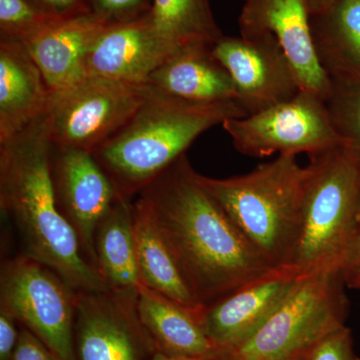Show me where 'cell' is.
<instances>
[{
    "mask_svg": "<svg viewBox=\"0 0 360 360\" xmlns=\"http://www.w3.org/2000/svg\"><path fill=\"white\" fill-rule=\"evenodd\" d=\"M148 84L160 94L188 103L236 101L231 75L208 46L186 47L170 54L151 73Z\"/></svg>",
    "mask_w": 360,
    "mask_h": 360,
    "instance_id": "obj_18",
    "label": "cell"
},
{
    "mask_svg": "<svg viewBox=\"0 0 360 360\" xmlns=\"http://www.w3.org/2000/svg\"><path fill=\"white\" fill-rule=\"evenodd\" d=\"M170 54L153 32L148 15L111 23L97 37L86 58L87 77L148 84Z\"/></svg>",
    "mask_w": 360,
    "mask_h": 360,
    "instance_id": "obj_15",
    "label": "cell"
},
{
    "mask_svg": "<svg viewBox=\"0 0 360 360\" xmlns=\"http://www.w3.org/2000/svg\"><path fill=\"white\" fill-rule=\"evenodd\" d=\"M150 360H205V359H189V357L174 356V355H168V354H162V352H155V354H153V357H151Z\"/></svg>",
    "mask_w": 360,
    "mask_h": 360,
    "instance_id": "obj_33",
    "label": "cell"
},
{
    "mask_svg": "<svg viewBox=\"0 0 360 360\" xmlns=\"http://www.w3.org/2000/svg\"><path fill=\"white\" fill-rule=\"evenodd\" d=\"M303 360H360L349 328L343 326L319 341Z\"/></svg>",
    "mask_w": 360,
    "mask_h": 360,
    "instance_id": "obj_26",
    "label": "cell"
},
{
    "mask_svg": "<svg viewBox=\"0 0 360 360\" xmlns=\"http://www.w3.org/2000/svg\"><path fill=\"white\" fill-rule=\"evenodd\" d=\"M60 20L32 0H0V41L26 44Z\"/></svg>",
    "mask_w": 360,
    "mask_h": 360,
    "instance_id": "obj_24",
    "label": "cell"
},
{
    "mask_svg": "<svg viewBox=\"0 0 360 360\" xmlns=\"http://www.w3.org/2000/svg\"><path fill=\"white\" fill-rule=\"evenodd\" d=\"M77 291L30 255L7 260L0 274V307L37 336L59 360H77L75 348Z\"/></svg>",
    "mask_w": 360,
    "mask_h": 360,
    "instance_id": "obj_7",
    "label": "cell"
},
{
    "mask_svg": "<svg viewBox=\"0 0 360 360\" xmlns=\"http://www.w3.org/2000/svg\"><path fill=\"white\" fill-rule=\"evenodd\" d=\"M11 360H59L28 329L21 326L20 340Z\"/></svg>",
    "mask_w": 360,
    "mask_h": 360,
    "instance_id": "obj_29",
    "label": "cell"
},
{
    "mask_svg": "<svg viewBox=\"0 0 360 360\" xmlns=\"http://www.w3.org/2000/svg\"><path fill=\"white\" fill-rule=\"evenodd\" d=\"M110 25V21L89 11L58 20L25 44L51 94L72 89L86 79L90 49Z\"/></svg>",
    "mask_w": 360,
    "mask_h": 360,
    "instance_id": "obj_16",
    "label": "cell"
},
{
    "mask_svg": "<svg viewBox=\"0 0 360 360\" xmlns=\"http://www.w3.org/2000/svg\"><path fill=\"white\" fill-rule=\"evenodd\" d=\"M340 269L302 276L271 316L217 360H303L326 336L345 326L349 300Z\"/></svg>",
    "mask_w": 360,
    "mask_h": 360,
    "instance_id": "obj_6",
    "label": "cell"
},
{
    "mask_svg": "<svg viewBox=\"0 0 360 360\" xmlns=\"http://www.w3.org/2000/svg\"><path fill=\"white\" fill-rule=\"evenodd\" d=\"M241 155L310 156L343 146L328 104L321 97L300 90L288 101L221 125Z\"/></svg>",
    "mask_w": 360,
    "mask_h": 360,
    "instance_id": "obj_8",
    "label": "cell"
},
{
    "mask_svg": "<svg viewBox=\"0 0 360 360\" xmlns=\"http://www.w3.org/2000/svg\"><path fill=\"white\" fill-rule=\"evenodd\" d=\"M326 104L343 146L360 165V82H333Z\"/></svg>",
    "mask_w": 360,
    "mask_h": 360,
    "instance_id": "obj_25",
    "label": "cell"
},
{
    "mask_svg": "<svg viewBox=\"0 0 360 360\" xmlns=\"http://www.w3.org/2000/svg\"><path fill=\"white\" fill-rule=\"evenodd\" d=\"M153 0H89L91 13L111 23L124 22L149 13Z\"/></svg>",
    "mask_w": 360,
    "mask_h": 360,
    "instance_id": "obj_27",
    "label": "cell"
},
{
    "mask_svg": "<svg viewBox=\"0 0 360 360\" xmlns=\"http://www.w3.org/2000/svg\"><path fill=\"white\" fill-rule=\"evenodd\" d=\"M186 155L139 195L198 302L206 307L271 269L201 186Z\"/></svg>",
    "mask_w": 360,
    "mask_h": 360,
    "instance_id": "obj_1",
    "label": "cell"
},
{
    "mask_svg": "<svg viewBox=\"0 0 360 360\" xmlns=\"http://www.w3.org/2000/svg\"><path fill=\"white\" fill-rule=\"evenodd\" d=\"M340 271L347 288L360 290V205Z\"/></svg>",
    "mask_w": 360,
    "mask_h": 360,
    "instance_id": "obj_28",
    "label": "cell"
},
{
    "mask_svg": "<svg viewBox=\"0 0 360 360\" xmlns=\"http://www.w3.org/2000/svg\"><path fill=\"white\" fill-rule=\"evenodd\" d=\"M149 94L148 84L87 77L51 94L44 118L52 146L94 153L129 122Z\"/></svg>",
    "mask_w": 360,
    "mask_h": 360,
    "instance_id": "obj_9",
    "label": "cell"
},
{
    "mask_svg": "<svg viewBox=\"0 0 360 360\" xmlns=\"http://www.w3.org/2000/svg\"><path fill=\"white\" fill-rule=\"evenodd\" d=\"M11 312L0 307V360H11L20 340V328Z\"/></svg>",
    "mask_w": 360,
    "mask_h": 360,
    "instance_id": "obj_30",
    "label": "cell"
},
{
    "mask_svg": "<svg viewBox=\"0 0 360 360\" xmlns=\"http://www.w3.org/2000/svg\"><path fill=\"white\" fill-rule=\"evenodd\" d=\"M51 151L44 117L0 142L1 210L20 232L25 255L53 270L73 290L110 291L59 208Z\"/></svg>",
    "mask_w": 360,
    "mask_h": 360,
    "instance_id": "obj_2",
    "label": "cell"
},
{
    "mask_svg": "<svg viewBox=\"0 0 360 360\" xmlns=\"http://www.w3.org/2000/svg\"><path fill=\"white\" fill-rule=\"evenodd\" d=\"M51 96L25 45L0 41V142L44 118Z\"/></svg>",
    "mask_w": 360,
    "mask_h": 360,
    "instance_id": "obj_17",
    "label": "cell"
},
{
    "mask_svg": "<svg viewBox=\"0 0 360 360\" xmlns=\"http://www.w3.org/2000/svg\"><path fill=\"white\" fill-rule=\"evenodd\" d=\"M45 13L58 18L89 13V0H32Z\"/></svg>",
    "mask_w": 360,
    "mask_h": 360,
    "instance_id": "obj_31",
    "label": "cell"
},
{
    "mask_svg": "<svg viewBox=\"0 0 360 360\" xmlns=\"http://www.w3.org/2000/svg\"><path fill=\"white\" fill-rule=\"evenodd\" d=\"M302 229L291 266L307 276L340 269L360 205V165L345 146L310 156Z\"/></svg>",
    "mask_w": 360,
    "mask_h": 360,
    "instance_id": "obj_5",
    "label": "cell"
},
{
    "mask_svg": "<svg viewBox=\"0 0 360 360\" xmlns=\"http://www.w3.org/2000/svg\"><path fill=\"white\" fill-rule=\"evenodd\" d=\"M212 51L231 75L236 103L248 115L288 101L300 91L292 66L271 35H224Z\"/></svg>",
    "mask_w": 360,
    "mask_h": 360,
    "instance_id": "obj_10",
    "label": "cell"
},
{
    "mask_svg": "<svg viewBox=\"0 0 360 360\" xmlns=\"http://www.w3.org/2000/svg\"><path fill=\"white\" fill-rule=\"evenodd\" d=\"M315 51L333 82H360V0L311 14Z\"/></svg>",
    "mask_w": 360,
    "mask_h": 360,
    "instance_id": "obj_21",
    "label": "cell"
},
{
    "mask_svg": "<svg viewBox=\"0 0 360 360\" xmlns=\"http://www.w3.org/2000/svg\"><path fill=\"white\" fill-rule=\"evenodd\" d=\"M51 175L59 208L97 269V229L122 196L89 151L52 146Z\"/></svg>",
    "mask_w": 360,
    "mask_h": 360,
    "instance_id": "obj_12",
    "label": "cell"
},
{
    "mask_svg": "<svg viewBox=\"0 0 360 360\" xmlns=\"http://www.w3.org/2000/svg\"><path fill=\"white\" fill-rule=\"evenodd\" d=\"M75 348L77 360H150L156 352L136 302L110 291H77Z\"/></svg>",
    "mask_w": 360,
    "mask_h": 360,
    "instance_id": "obj_11",
    "label": "cell"
},
{
    "mask_svg": "<svg viewBox=\"0 0 360 360\" xmlns=\"http://www.w3.org/2000/svg\"><path fill=\"white\" fill-rule=\"evenodd\" d=\"M134 229L137 265L142 285L200 314L198 302L184 274L148 215L134 201Z\"/></svg>",
    "mask_w": 360,
    "mask_h": 360,
    "instance_id": "obj_22",
    "label": "cell"
},
{
    "mask_svg": "<svg viewBox=\"0 0 360 360\" xmlns=\"http://www.w3.org/2000/svg\"><path fill=\"white\" fill-rule=\"evenodd\" d=\"M245 116L236 101L188 103L150 87L139 110L92 155L118 194L132 200L203 132Z\"/></svg>",
    "mask_w": 360,
    "mask_h": 360,
    "instance_id": "obj_3",
    "label": "cell"
},
{
    "mask_svg": "<svg viewBox=\"0 0 360 360\" xmlns=\"http://www.w3.org/2000/svg\"><path fill=\"white\" fill-rule=\"evenodd\" d=\"M97 269L111 293L136 302L141 286L134 229V201L120 198L97 229Z\"/></svg>",
    "mask_w": 360,
    "mask_h": 360,
    "instance_id": "obj_20",
    "label": "cell"
},
{
    "mask_svg": "<svg viewBox=\"0 0 360 360\" xmlns=\"http://www.w3.org/2000/svg\"><path fill=\"white\" fill-rule=\"evenodd\" d=\"M300 276L291 266L271 269L203 307L201 326L220 355L252 335L290 295Z\"/></svg>",
    "mask_w": 360,
    "mask_h": 360,
    "instance_id": "obj_14",
    "label": "cell"
},
{
    "mask_svg": "<svg viewBox=\"0 0 360 360\" xmlns=\"http://www.w3.org/2000/svg\"><path fill=\"white\" fill-rule=\"evenodd\" d=\"M136 314L156 352L189 359H219V348L206 335L200 314L142 284L137 295Z\"/></svg>",
    "mask_w": 360,
    "mask_h": 360,
    "instance_id": "obj_19",
    "label": "cell"
},
{
    "mask_svg": "<svg viewBox=\"0 0 360 360\" xmlns=\"http://www.w3.org/2000/svg\"><path fill=\"white\" fill-rule=\"evenodd\" d=\"M310 13L316 14L326 11L338 0H307Z\"/></svg>",
    "mask_w": 360,
    "mask_h": 360,
    "instance_id": "obj_32",
    "label": "cell"
},
{
    "mask_svg": "<svg viewBox=\"0 0 360 360\" xmlns=\"http://www.w3.org/2000/svg\"><path fill=\"white\" fill-rule=\"evenodd\" d=\"M238 22L241 37H274L292 66L300 90L328 101L333 82L315 51L307 0H245Z\"/></svg>",
    "mask_w": 360,
    "mask_h": 360,
    "instance_id": "obj_13",
    "label": "cell"
},
{
    "mask_svg": "<svg viewBox=\"0 0 360 360\" xmlns=\"http://www.w3.org/2000/svg\"><path fill=\"white\" fill-rule=\"evenodd\" d=\"M148 15L169 54L191 46L212 47L224 37L210 0H153Z\"/></svg>",
    "mask_w": 360,
    "mask_h": 360,
    "instance_id": "obj_23",
    "label": "cell"
},
{
    "mask_svg": "<svg viewBox=\"0 0 360 360\" xmlns=\"http://www.w3.org/2000/svg\"><path fill=\"white\" fill-rule=\"evenodd\" d=\"M198 177L271 269L291 266L302 233L307 177V167L296 156L278 155L229 179Z\"/></svg>",
    "mask_w": 360,
    "mask_h": 360,
    "instance_id": "obj_4",
    "label": "cell"
}]
</instances>
